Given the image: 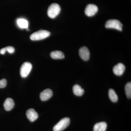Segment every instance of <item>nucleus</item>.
<instances>
[{
	"instance_id": "f257e3e1",
	"label": "nucleus",
	"mask_w": 131,
	"mask_h": 131,
	"mask_svg": "<svg viewBox=\"0 0 131 131\" xmlns=\"http://www.w3.org/2000/svg\"><path fill=\"white\" fill-rule=\"evenodd\" d=\"M51 33L45 30H41L35 32L31 35L30 38L32 40H39L45 39L50 35Z\"/></svg>"
},
{
	"instance_id": "f03ea898",
	"label": "nucleus",
	"mask_w": 131,
	"mask_h": 131,
	"mask_svg": "<svg viewBox=\"0 0 131 131\" xmlns=\"http://www.w3.org/2000/svg\"><path fill=\"white\" fill-rule=\"evenodd\" d=\"M61 10V7L58 4L52 3L49 6L47 10V15L50 18H54L58 15Z\"/></svg>"
},
{
	"instance_id": "7ed1b4c3",
	"label": "nucleus",
	"mask_w": 131,
	"mask_h": 131,
	"mask_svg": "<svg viewBox=\"0 0 131 131\" xmlns=\"http://www.w3.org/2000/svg\"><path fill=\"white\" fill-rule=\"evenodd\" d=\"M70 119L65 117L61 119L53 127L54 131H62L66 129L70 124Z\"/></svg>"
},
{
	"instance_id": "20e7f679",
	"label": "nucleus",
	"mask_w": 131,
	"mask_h": 131,
	"mask_svg": "<svg viewBox=\"0 0 131 131\" xmlns=\"http://www.w3.org/2000/svg\"><path fill=\"white\" fill-rule=\"evenodd\" d=\"M105 26L106 28H113L120 31L122 30L123 25L118 20H108L106 22Z\"/></svg>"
},
{
	"instance_id": "39448f33",
	"label": "nucleus",
	"mask_w": 131,
	"mask_h": 131,
	"mask_svg": "<svg viewBox=\"0 0 131 131\" xmlns=\"http://www.w3.org/2000/svg\"><path fill=\"white\" fill-rule=\"evenodd\" d=\"M32 65L29 62H25L22 64L20 69V74L22 78L28 76L31 70Z\"/></svg>"
},
{
	"instance_id": "423d86ee",
	"label": "nucleus",
	"mask_w": 131,
	"mask_h": 131,
	"mask_svg": "<svg viewBox=\"0 0 131 131\" xmlns=\"http://www.w3.org/2000/svg\"><path fill=\"white\" fill-rule=\"evenodd\" d=\"M98 7L94 4H89L85 8L84 13L87 16L91 17L94 16L98 12Z\"/></svg>"
},
{
	"instance_id": "0eeeda50",
	"label": "nucleus",
	"mask_w": 131,
	"mask_h": 131,
	"mask_svg": "<svg viewBox=\"0 0 131 131\" xmlns=\"http://www.w3.org/2000/svg\"><path fill=\"white\" fill-rule=\"evenodd\" d=\"M79 55L82 59L84 61L89 60L90 57V53L88 47L83 46L79 50Z\"/></svg>"
},
{
	"instance_id": "6e6552de",
	"label": "nucleus",
	"mask_w": 131,
	"mask_h": 131,
	"mask_svg": "<svg viewBox=\"0 0 131 131\" xmlns=\"http://www.w3.org/2000/svg\"><path fill=\"white\" fill-rule=\"evenodd\" d=\"M125 70V66L122 63H119L115 66L113 68V72L117 76H121Z\"/></svg>"
},
{
	"instance_id": "1a4fd4ad",
	"label": "nucleus",
	"mask_w": 131,
	"mask_h": 131,
	"mask_svg": "<svg viewBox=\"0 0 131 131\" xmlns=\"http://www.w3.org/2000/svg\"><path fill=\"white\" fill-rule=\"evenodd\" d=\"M26 115L27 118L31 122H34L38 118L37 113L33 108H30L27 110Z\"/></svg>"
},
{
	"instance_id": "9d476101",
	"label": "nucleus",
	"mask_w": 131,
	"mask_h": 131,
	"mask_svg": "<svg viewBox=\"0 0 131 131\" xmlns=\"http://www.w3.org/2000/svg\"><path fill=\"white\" fill-rule=\"evenodd\" d=\"M53 95V92L51 90L46 89L45 90L40 94V100L43 101H45L49 100Z\"/></svg>"
},
{
	"instance_id": "9b49d317",
	"label": "nucleus",
	"mask_w": 131,
	"mask_h": 131,
	"mask_svg": "<svg viewBox=\"0 0 131 131\" xmlns=\"http://www.w3.org/2000/svg\"><path fill=\"white\" fill-rule=\"evenodd\" d=\"M15 105L13 100L11 98H8L6 99L4 103V108L6 111H9L12 110Z\"/></svg>"
},
{
	"instance_id": "f8f14e48",
	"label": "nucleus",
	"mask_w": 131,
	"mask_h": 131,
	"mask_svg": "<svg viewBox=\"0 0 131 131\" xmlns=\"http://www.w3.org/2000/svg\"><path fill=\"white\" fill-rule=\"evenodd\" d=\"M107 125L105 122H102L96 123L94 126V131H106Z\"/></svg>"
},
{
	"instance_id": "ddd939ff",
	"label": "nucleus",
	"mask_w": 131,
	"mask_h": 131,
	"mask_svg": "<svg viewBox=\"0 0 131 131\" xmlns=\"http://www.w3.org/2000/svg\"><path fill=\"white\" fill-rule=\"evenodd\" d=\"M50 56L53 59H62L64 58V55L60 51H55L51 52Z\"/></svg>"
},
{
	"instance_id": "4468645a",
	"label": "nucleus",
	"mask_w": 131,
	"mask_h": 131,
	"mask_svg": "<svg viewBox=\"0 0 131 131\" xmlns=\"http://www.w3.org/2000/svg\"><path fill=\"white\" fill-rule=\"evenodd\" d=\"M73 92L75 95L81 96L84 93V90L78 84H75L73 87Z\"/></svg>"
},
{
	"instance_id": "2eb2a0df",
	"label": "nucleus",
	"mask_w": 131,
	"mask_h": 131,
	"mask_svg": "<svg viewBox=\"0 0 131 131\" xmlns=\"http://www.w3.org/2000/svg\"><path fill=\"white\" fill-rule=\"evenodd\" d=\"M17 24L20 28H28V21L25 19H18L17 20Z\"/></svg>"
},
{
	"instance_id": "dca6fc26",
	"label": "nucleus",
	"mask_w": 131,
	"mask_h": 131,
	"mask_svg": "<svg viewBox=\"0 0 131 131\" xmlns=\"http://www.w3.org/2000/svg\"><path fill=\"white\" fill-rule=\"evenodd\" d=\"M108 96L110 100L113 102H116L118 101V96L113 89H110L108 91Z\"/></svg>"
},
{
	"instance_id": "f3484780",
	"label": "nucleus",
	"mask_w": 131,
	"mask_h": 131,
	"mask_svg": "<svg viewBox=\"0 0 131 131\" xmlns=\"http://www.w3.org/2000/svg\"><path fill=\"white\" fill-rule=\"evenodd\" d=\"M6 51L8 52L10 54L13 53L15 51L14 47L12 46H8L5 48H2L0 50V54L3 55L5 54Z\"/></svg>"
},
{
	"instance_id": "a211bd4d",
	"label": "nucleus",
	"mask_w": 131,
	"mask_h": 131,
	"mask_svg": "<svg viewBox=\"0 0 131 131\" xmlns=\"http://www.w3.org/2000/svg\"><path fill=\"white\" fill-rule=\"evenodd\" d=\"M125 92L127 97L128 98H131V83L129 82L127 83L125 86Z\"/></svg>"
},
{
	"instance_id": "6ab92c4d",
	"label": "nucleus",
	"mask_w": 131,
	"mask_h": 131,
	"mask_svg": "<svg viewBox=\"0 0 131 131\" xmlns=\"http://www.w3.org/2000/svg\"><path fill=\"white\" fill-rule=\"evenodd\" d=\"M7 84V80L5 79H2L0 80V88H3L6 86Z\"/></svg>"
}]
</instances>
